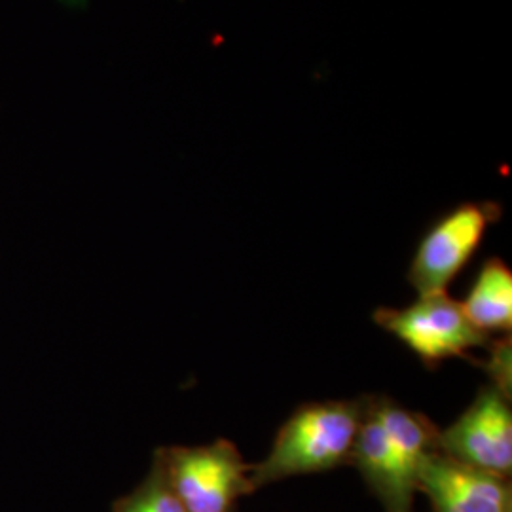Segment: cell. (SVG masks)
I'll use <instances>...</instances> for the list:
<instances>
[{"mask_svg": "<svg viewBox=\"0 0 512 512\" xmlns=\"http://www.w3.org/2000/svg\"><path fill=\"white\" fill-rule=\"evenodd\" d=\"M365 410L366 401H329L298 408L279 429L268 458L253 471V488L344 463L351 458Z\"/></svg>", "mask_w": 512, "mask_h": 512, "instance_id": "1", "label": "cell"}, {"mask_svg": "<svg viewBox=\"0 0 512 512\" xmlns=\"http://www.w3.org/2000/svg\"><path fill=\"white\" fill-rule=\"evenodd\" d=\"M374 321L395 334L427 366L452 357H469V351L488 346V334L467 319L461 304L446 291L420 294L403 310L380 308Z\"/></svg>", "mask_w": 512, "mask_h": 512, "instance_id": "2", "label": "cell"}, {"mask_svg": "<svg viewBox=\"0 0 512 512\" xmlns=\"http://www.w3.org/2000/svg\"><path fill=\"white\" fill-rule=\"evenodd\" d=\"M164 473L186 512H230L253 488L245 461L228 440L169 450Z\"/></svg>", "mask_w": 512, "mask_h": 512, "instance_id": "3", "label": "cell"}, {"mask_svg": "<svg viewBox=\"0 0 512 512\" xmlns=\"http://www.w3.org/2000/svg\"><path fill=\"white\" fill-rule=\"evenodd\" d=\"M501 217L494 202L461 203L423 236L408 279L420 294L446 291Z\"/></svg>", "mask_w": 512, "mask_h": 512, "instance_id": "4", "label": "cell"}, {"mask_svg": "<svg viewBox=\"0 0 512 512\" xmlns=\"http://www.w3.org/2000/svg\"><path fill=\"white\" fill-rule=\"evenodd\" d=\"M439 448L475 469L505 476L512 469L511 397L484 387L458 421L439 431Z\"/></svg>", "mask_w": 512, "mask_h": 512, "instance_id": "5", "label": "cell"}, {"mask_svg": "<svg viewBox=\"0 0 512 512\" xmlns=\"http://www.w3.org/2000/svg\"><path fill=\"white\" fill-rule=\"evenodd\" d=\"M418 488L437 512H511L505 478L461 463L440 448L421 461Z\"/></svg>", "mask_w": 512, "mask_h": 512, "instance_id": "6", "label": "cell"}, {"mask_svg": "<svg viewBox=\"0 0 512 512\" xmlns=\"http://www.w3.org/2000/svg\"><path fill=\"white\" fill-rule=\"evenodd\" d=\"M384 421L397 467L399 486L404 499L412 505V495L418 490L421 461L439 448V429L420 412H412L387 399H372Z\"/></svg>", "mask_w": 512, "mask_h": 512, "instance_id": "7", "label": "cell"}, {"mask_svg": "<svg viewBox=\"0 0 512 512\" xmlns=\"http://www.w3.org/2000/svg\"><path fill=\"white\" fill-rule=\"evenodd\" d=\"M351 458L355 459L370 486L382 495L389 511L410 512L412 505L404 499L401 492L384 421L380 418L372 399L366 401L365 416L353 444Z\"/></svg>", "mask_w": 512, "mask_h": 512, "instance_id": "8", "label": "cell"}, {"mask_svg": "<svg viewBox=\"0 0 512 512\" xmlns=\"http://www.w3.org/2000/svg\"><path fill=\"white\" fill-rule=\"evenodd\" d=\"M461 308L467 319L484 334L494 330H511V268L501 258L486 260Z\"/></svg>", "mask_w": 512, "mask_h": 512, "instance_id": "9", "label": "cell"}, {"mask_svg": "<svg viewBox=\"0 0 512 512\" xmlns=\"http://www.w3.org/2000/svg\"><path fill=\"white\" fill-rule=\"evenodd\" d=\"M118 512H186V509L173 492L164 471H160L139 492L124 499L118 505Z\"/></svg>", "mask_w": 512, "mask_h": 512, "instance_id": "10", "label": "cell"}, {"mask_svg": "<svg viewBox=\"0 0 512 512\" xmlns=\"http://www.w3.org/2000/svg\"><path fill=\"white\" fill-rule=\"evenodd\" d=\"M488 372L494 385L511 397V338H501L492 344V359L488 363Z\"/></svg>", "mask_w": 512, "mask_h": 512, "instance_id": "11", "label": "cell"}]
</instances>
